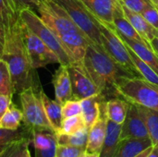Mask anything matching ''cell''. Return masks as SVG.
<instances>
[{
    "instance_id": "6da1fadb",
    "label": "cell",
    "mask_w": 158,
    "mask_h": 157,
    "mask_svg": "<svg viewBox=\"0 0 158 157\" xmlns=\"http://www.w3.org/2000/svg\"><path fill=\"white\" fill-rule=\"evenodd\" d=\"M4 22L6 33L1 59L7 64L14 93H19L31 87L40 89L36 69L31 67L26 50L19 13L10 11Z\"/></svg>"
},
{
    "instance_id": "7a4b0ae2",
    "label": "cell",
    "mask_w": 158,
    "mask_h": 157,
    "mask_svg": "<svg viewBox=\"0 0 158 157\" xmlns=\"http://www.w3.org/2000/svg\"><path fill=\"white\" fill-rule=\"evenodd\" d=\"M82 65L101 93L106 97H115L114 83L118 77L129 76L104 49L93 43L86 50Z\"/></svg>"
},
{
    "instance_id": "3957f363",
    "label": "cell",
    "mask_w": 158,
    "mask_h": 157,
    "mask_svg": "<svg viewBox=\"0 0 158 157\" xmlns=\"http://www.w3.org/2000/svg\"><path fill=\"white\" fill-rule=\"evenodd\" d=\"M115 96L130 104L158 111V86L142 77L120 76L114 83Z\"/></svg>"
},
{
    "instance_id": "277c9868",
    "label": "cell",
    "mask_w": 158,
    "mask_h": 157,
    "mask_svg": "<svg viewBox=\"0 0 158 157\" xmlns=\"http://www.w3.org/2000/svg\"><path fill=\"white\" fill-rule=\"evenodd\" d=\"M40 89L31 87L19 93L23 114L22 122L29 131L46 130L55 132L46 117L40 96Z\"/></svg>"
},
{
    "instance_id": "5b68a950",
    "label": "cell",
    "mask_w": 158,
    "mask_h": 157,
    "mask_svg": "<svg viewBox=\"0 0 158 157\" xmlns=\"http://www.w3.org/2000/svg\"><path fill=\"white\" fill-rule=\"evenodd\" d=\"M101 32L102 45L105 52L129 75L141 77L137 71L126 43L121 40L113 25H108L98 21Z\"/></svg>"
},
{
    "instance_id": "8992f818",
    "label": "cell",
    "mask_w": 158,
    "mask_h": 157,
    "mask_svg": "<svg viewBox=\"0 0 158 157\" xmlns=\"http://www.w3.org/2000/svg\"><path fill=\"white\" fill-rule=\"evenodd\" d=\"M19 17L22 22L56 55L59 60V65H71L68 55L64 51L56 34L44 24L39 15H37L33 9L24 8L20 10Z\"/></svg>"
},
{
    "instance_id": "52a82bcc",
    "label": "cell",
    "mask_w": 158,
    "mask_h": 157,
    "mask_svg": "<svg viewBox=\"0 0 158 157\" xmlns=\"http://www.w3.org/2000/svg\"><path fill=\"white\" fill-rule=\"evenodd\" d=\"M69 14L72 21L88 37L93 44L102 48L101 32L96 20L79 0H54Z\"/></svg>"
},
{
    "instance_id": "ba28073f",
    "label": "cell",
    "mask_w": 158,
    "mask_h": 157,
    "mask_svg": "<svg viewBox=\"0 0 158 157\" xmlns=\"http://www.w3.org/2000/svg\"><path fill=\"white\" fill-rule=\"evenodd\" d=\"M36 10L41 19L54 33H83L72 21L67 11L54 0L41 1Z\"/></svg>"
},
{
    "instance_id": "9c48e42d",
    "label": "cell",
    "mask_w": 158,
    "mask_h": 157,
    "mask_svg": "<svg viewBox=\"0 0 158 157\" xmlns=\"http://www.w3.org/2000/svg\"><path fill=\"white\" fill-rule=\"evenodd\" d=\"M22 27L25 46L31 67L34 69H37L50 64H59L56 55L23 22Z\"/></svg>"
},
{
    "instance_id": "30bf717a",
    "label": "cell",
    "mask_w": 158,
    "mask_h": 157,
    "mask_svg": "<svg viewBox=\"0 0 158 157\" xmlns=\"http://www.w3.org/2000/svg\"><path fill=\"white\" fill-rule=\"evenodd\" d=\"M68 69L71 81L72 99L81 101L101 93L82 64H71L68 66Z\"/></svg>"
},
{
    "instance_id": "8fae6325",
    "label": "cell",
    "mask_w": 158,
    "mask_h": 157,
    "mask_svg": "<svg viewBox=\"0 0 158 157\" xmlns=\"http://www.w3.org/2000/svg\"><path fill=\"white\" fill-rule=\"evenodd\" d=\"M71 64H82L88 46L92 42L83 33H55Z\"/></svg>"
},
{
    "instance_id": "7c38bea8",
    "label": "cell",
    "mask_w": 158,
    "mask_h": 157,
    "mask_svg": "<svg viewBox=\"0 0 158 157\" xmlns=\"http://www.w3.org/2000/svg\"><path fill=\"white\" fill-rule=\"evenodd\" d=\"M121 140L128 138L149 139L148 131L137 107L129 103V107L124 122L121 125Z\"/></svg>"
},
{
    "instance_id": "4fadbf2b",
    "label": "cell",
    "mask_w": 158,
    "mask_h": 157,
    "mask_svg": "<svg viewBox=\"0 0 158 157\" xmlns=\"http://www.w3.org/2000/svg\"><path fill=\"white\" fill-rule=\"evenodd\" d=\"M108 100V99H107ZM104 100L100 105V114L96 121L91 126L88 130V141L86 152L100 153L106 132L107 116H106V101Z\"/></svg>"
},
{
    "instance_id": "5bb4252c",
    "label": "cell",
    "mask_w": 158,
    "mask_h": 157,
    "mask_svg": "<svg viewBox=\"0 0 158 157\" xmlns=\"http://www.w3.org/2000/svg\"><path fill=\"white\" fill-rule=\"evenodd\" d=\"M98 21L113 25V13L118 0H79Z\"/></svg>"
},
{
    "instance_id": "9a60e30c",
    "label": "cell",
    "mask_w": 158,
    "mask_h": 157,
    "mask_svg": "<svg viewBox=\"0 0 158 157\" xmlns=\"http://www.w3.org/2000/svg\"><path fill=\"white\" fill-rule=\"evenodd\" d=\"M52 82L55 89L56 100L60 105L72 99V87L68 66L60 65L53 75Z\"/></svg>"
},
{
    "instance_id": "2e32d148",
    "label": "cell",
    "mask_w": 158,
    "mask_h": 157,
    "mask_svg": "<svg viewBox=\"0 0 158 157\" xmlns=\"http://www.w3.org/2000/svg\"><path fill=\"white\" fill-rule=\"evenodd\" d=\"M119 3H120V6H121V9L123 11L124 16L131 23V25L134 27V29L137 31V32L143 37V39L145 41V43L151 48L150 42L154 38L158 36L157 30L156 28H154L151 24H149L145 20V19L142 16V14L133 12V11L130 10L128 7H126L120 1H119Z\"/></svg>"
},
{
    "instance_id": "e0dca14e",
    "label": "cell",
    "mask_w": 158,
    "mask_h": 157,
    "mask_svg": "<svg viewBox=\"0 0 158 157\" xmlns=\"http://www.w3.org/2000/svg\"><path fill=\"white\" fill-rule=\"evenodd\" d=\"M117 32L121 38V40L158 75V56L156 55V53L144 43L135 40V39L128 38L122 35L118 31Z\"/></svg>"
},
{
    "instance_id": "ac0fdd59",
    "label": "cell",
    "mask_w": 158,
    "mask_h": 157,
    "mask_svg": "<svg viewBox=\"0 0 158 157\" xmlns=\"http://www.w3.org/2000/svg\"><path fill=\"white\" fill-rule=\"evenodd\" d=\"M121 125L111 120H107L106 132L104 143L100 152V157H113L121 141Z\"/></svg>"
},
{
    "instance_id": "d6986e66",
    "label": "cell",
    "mask_w": 158,
    "mask_h": 157,
    "mask_svg": "<svg viewBox=\"0 0 158 157\" xmlns=\"http://www.w3.org/2000/svg\"><path fill=\"white\" fill-rule=\"evenodd\" d=\"M104 100H107V97L100 93L80 101L81 106V116L83 117L86 127L88 129L91 128V126L99 117L100 105Z\"/></svg>"
},
{
    "instance_id": "ffe728a7",
    "label": "cell",
    "mask_w": 158,
    "mask_h": 157,
    "mask_svg": "<svg viewBox=\"0 0 158 157\" xmlns=\"http://www.w3.org/2000/svg\"><path fill=\"white\" fill-rule=\"evenodd\" d=\"M40 96L44 105V108L46 114V117L55 131L58 132L62 124V105H60L56 100L50 99L43 89H40Z\"/></svg>"
},
{
    "instance_id": "44dd1931",
    "label": "cell",
    "mask_w": 158,
    "mask_h": 157,
    "mask_svg": "<svg viewBox=\"0 0 158 157\" xmlns=\"http://www.w3.org/2000/svg\"><path fill=\"white\" fill-rule=\"evenodd\" d=\"M151 145L150 139H123L113 157H134Z\"/></svg>"
},
{
    "instance_id": "7402d4cb",
    "label": "cell",
    "mask_w": 158,
    "mask_h": 157,
    "mask_svg": "<svg viewBox=\"0 0 158 157\" xmlns=\"http://www.w3.org/2000/svg\"><path fill=\"white\" fill-rule=\"evenodd\" d=\"M113 26L122 35H124V36H126L128 38H131V39L138 40V41L143 42L145 44H147L145 43V41L143 39V37L137 32V31L131 25V23L124 16L123 11L121 9V6H120L119 1L118 2V5H117L116 8L114 10V13H113Z\"/></svg>"
},
{
    "instance_id": "603a6c76",
    "label": "cell",
    "mask_w": 158,
    "mask_h": 157,
    "mask_svg": "<svg viewBox=\"0 0 158 157\" xmlns=\"http://www.w3.org/2000/svg\"><path fill=\"white\" fill-rule=\"evenodd\" d=\"M135 105L144 121L152 145L158 148V111L142 105Z\"/></svg>"
},
{
    "instance_id": "cb8c5ba5",
    "label": "cell",
    "mask_w": 158,
    "mask_h": 157,
    "mask_svg": "<svg viewBox=\"0 0 158 157\" xmlns=\"http://www.w3.org/2000/svg\"><path fill=\"white\" fill-rule=\"evenodd\" d=\"M129 103L124 99L115 96L106 101L107 118L118 124H122L125 120Z\"/></svg>"
},
{
    "instance_id": "d4e9b609",
    "label": "cell",
    "mask_w": 158,
    "mask_h": 157,
    "mask_svg": "<svg viewBox=\"0 0 158 157\" xmlns=\"http://www.w3.org/2000/svg\"><path fill=\"white\" fill-rule=\"evenodd\" d=\"M88 128L83 129L82 130L74 133V134H65L61 132H56V142L57 144L64 145H72L77 147H81L86 150L87 141H88Z\"/></svg>"
},
{
    "instance_id": "484cf974",
    "label": "cell",
    "mask_w": 158,
    "mask_h": 157,
    "mask_svg": "<svg viewBox=\"0 0 158 157\" xmlns=\"http://www.w3.org/2000/svg\"><path fill=\"white\" fill-rule=\"evenodd\" d=\"M22 119V111L19 109L15 105L11 104L0 121V128L10 130H17L20 128Z\"/></svg>"
},
{
    "instance_id": "4316f807",
    "label": "cell",
    "mask_w": 158,
    "mask_h": 157,
    "mask_svg": "<svg viewBox=\"0 0 158 157\" xmlns=\"http://www.w3.org/2000/svg\"><path fill=\"white\" fill-rule=\"evenodd\" d=\"M127 45V44H126ZM128 51H129V54L131 56V58L137 69V71L139 72L140 76L143 79H145L146 81H148L149 82L151 83H154L156 85L158 86V75L144 62L143 61L128 45Z\"/></svg>"
},
{
    "instance_id": "83f0119b",
    "label": "cell",
    "mask_w": 158,
    "mask_h": 157,
    "mask_svg": "<svg viewBox=\"0 0 158 157\" xmlns=\"http://www.w3.org/2000/svg\"><path fill=\"white\" fill-rule=\"evenodd\" d=\"M85 128L87 127H86L84 118L81 114V115L64 118L62 120L61 128L58 132L65 133V134H74L82 130Z\"/></svg>"
},
{
    "instance_id": "f1b7e54d",
    "label": "cell",
    "mask_w": 158,
    "mask_h": 157,
    "mask_svg": "<svg viewBox=\"0 0 158 157\" xmlns=\"http://www.w3.org/2000/svg\"><path fill=\"white\" fill-rule=\"evenodd\" d=\"M25 137H30V131L26 128L25 130H20L19 128L17 130H10L0 128V151L9 143Z\"/></svg>"
},
{
    "instance_id": "f546056e",
    "label": "cell",
    "mask_w": 158,
    "mask_h": 157,
    "mask_svg": "<svg viewBox=\"0 0 158 157\" xmlns=\"http://www.w3.org/2000/svg\"><path fill=\"white\" fill-rule=\"evenodd\" d=\"M14 93V88L7 64L0 58V94L13 96Z\"/></svg>"
},
{
    "instance_id": "4dcf8cb0",
    "label": "cell",
    "mask_w": 158,
    "mask_h": 157,
    "mask_svg": "<svg viewBox=\"0 0 158 157\" xmlns=\"http://www.w3.org/2000/svg\"><path fill=\"white\" fill-rule=\"evenodd\" d=\"M84 152L85 149L81 147L56 144V157H80Z\"/></svg>"
},
{
    "instance_id": "1f68e13d",
    "label": "cell",
    "mask_w": 158,
    "mask_h": 157,
    "mask_svg": "<svg viewBox=\"0 0 158 157\" xmlns=\"http://www.w3.org/2000/svg\"><path fill=\"white\" fill-rule=\"evenodd\" d=\"M81 114V102L78 100H69L62 105V118H67L73 116Z\"/></svg>"
},
{
    "instance_id": "d6a6232c",
    "label": "cell",
    "mask_w": 158,
    "mask_h": 157,
    "mask_svg": "<svg viewBox=\"0 0 158 157\" xmlns=\"http://www.w3.org/2000/svg\"><path fill=\"white\" fill-rule=\"evenodd\" d=\"M119 1L130 10L140 14L149 5L153 4L151 0H119Z\"/></svg>"
},
{
    "instance_id": "836d02e7",
    "label": "cell",
    "mask_w": 158,
    "mask_h": 157,
    "mask_svg": "<svg viewBox=\"0 0 158 157\" xmlns=\"http://www.w3.org/2000/svg\"><path fill=\"white\" fill-rule=\"evenodd\" d=\"M145 20L158 31V7L154 4L149 5L142 13Z\"/></svg>"
},
{
    "instance_id": "e575fe53",
    "label": "cell",
    "mask_w": 158,
    "mask_h": 157,
    "mask_svg": "<svg viewBox=\"0 0 158 157\" xmlns=\"http://www.w3.org/2000/svg\"><path fill=\"white\" fill-rule=\"evenodd\" d=\"M7 1L10 4L11 7L19 13L20 12V10L24 8L36 9L37 6L40 3L38 0H7Z\"/></svg>"
},
{
    "instance_id": "d590c367",
    "label": "cell",
    "mask_w": 158,
    "mask_h": 157,
    "mask_svg": "<svg viewBox=\"0 0 158 157\" xmlns=\"http://www.w3.org/2000/svg\"><path fill=\"white\" fill-rule=\"evenodd\" d=\"M30 143H31L30 137H26L20 140L14 157H31L30 154V150H29Z\"/></svg>"
},
{
    "instance_id": "8d00e7d4",
    "label": "cell",
    "mask_w": 158,
    "mask_h": 157,
    "mask_svg": "<svg viewBox=\"0 0 158 157\" xmlns=\"http://www.w3.org/2000/svg\"><path fill=\"white\" fill-rule=\"evenodd\" d=\"M26 138V137H25ZM23 139V138H22ZM22 139H19V140H17L11 143H9L7 146H6L3 150L0 151V157H14L15 154H16V151L18 149V146H19V143L20 142V140Z\"/></svg>"
},
{
    "instance_id": "74e56055",
    "label": "cell",
    "mask_w": 158,
    "mask_h": 157,
    "mask_svg": "<svg viewBox=\"0 0 158 157\" xmlns=\"http://www.w3.org/2000/svg\"><path fill=\"white\" fill-rule=\"evenodd\" d=\"M12 104V96L0 94V121Z\"/></svg>"
},
{
    "instance_id": "f35d334b",
    "label": "cell",
    "mask_w": 158,
    "mask_h": 157,
    "mask_svg": "<svg viewBox=\"0 0 158 157\" xmlns=\"http://www.w3.org/2000/svg\"><path fill=\"white\" fill-rule=\"evenodd\" d=\"M12 10H14V9L11 7V6H10V4L8 3L7 0H0V15L2 16L4 20L6 19L8 13L10 11H12Z\"/></svg>"
},
{
    "instance_id": "ab89813d",
    "label": "cell",
    "mask_w": 158,
    "mask_h": 157,
    "mask_svg": "<svg viewBox=\"0 0 158 157\" xmlns=\"http://www.w3.org/2000/svg\"><path fill=\"white\" fill-rule=\"evenodd\" d=\"M5 33H6L5 22H4V19H3L2 16L0 15V42L3 44H4V42H5Z\"/></svg>"
},
{
    "instance_id": "60d3db41",
    "label": "cell",
    "mask_w": 158,
    "mask_h": 157,
    "mask_svg": "<svg viewBox=\"0 0 158 157\" xmlns=\"http://www.w3.org/2000/svg\"><path fill=\"white\" fill-rule=\"evenodd\" d=\"M150 46H151L152 50L156 53V55L158 56V36H156V38H154L150 42Z\"/></svg>"
},
{
    "instance_id": "b9f144b4",
    "label": "cell",
    "mask_w": 158,
    "mask_h": 157,
    "mask_svg": "<svg viewBox=\"0 0 158 157\" xmlns=\"http://www.w3.org/2000/svg\"><path fill=\"white\" fill-rule=\"evenodd\" d=\"M152 149H153V145L149 146L148 148H146L145 150H143V152H141L139 155H137L136 156H134V157H147V155L151 153Z\"/></svg>"
},
{
    "instance_id": "7bdbcfd3",
    "label": "cell",
    "mask_w": 158,
    "mask_h": 157,
    "mask_svg": "<svg viewBox=\"0 0 158 157\" xmlns=\"http://www.w3.org/2000/svg\"><path fill=\"white\" fill-rule=\"evenodd\" d=\"M80 157H100V153H89L85 151Z\"/></svg>"
},
{
    "instance_id": "ee69618b",
    "label": "cell",
    "mask_w": 158,
    "mask_h": 157,
    "mask_svg": "<svg viewBox=\"0 0 158 157\" xmlns=\"http://www.w3.org/2000/svg\"><path fill=\"white\" fill-rule=\"evenodd\" d=\"M147 157H158V148L156 146H153V149L151 153L147 155Z\"/></svg>"
},
{
    "instance_id": "f6af8a7d",
    "label": "cell",
    "mask_w": 158,
    "mask_h": 157,
    "mask_svg": "<svg viewBox=\"0 0 158 157\" xmlns=\"http://www.w3.org/2000/svg\"><path fill=\"white\" fill-rule=\"evenodd\" d=\"M3 49H4V44L0 42V58H1L2 54H3Z\"/></svg>"
},
{
    "instance_id": "bcb514c9",
    "label": "cell",
    "mask_w": 158,
    "mask_h": 157,
    "mask_svg": "<svg viewBox=\"0 0 158 157\" xmlns=\"http://www.w3.org/2000/svg\"><path fill=\"white\" fill-rule=\"evenodd\" d=\"M152 2H153V4L156 6H157L158 7V0H151Z\"/></svg>"
},
{
    "instance_id": "7dc6e473",
    "label": "cell",
    "mask_w": 158,
    "mask_h": 157,
    "mask_svg": "<svg viewBox=\"0 0 158 157\" xmlns=\"http://www.w3.org/2000/svg\"><path fill=\"white\" fill-rule=\"evenodd\" d=\"M39 2H41V1H44V0H38Z\"/></svg>"
}]
</instances>
